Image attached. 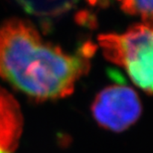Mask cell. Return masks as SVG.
<instances>
[{
	"mask_svg": "<svg viewBox=\"0 0 153 153\" xmlns=\"http://www.w3.org/2000/svg\"><path fill=\"white\" fill-rule=\"evenodd\" d=\"M152 26L140 23L122 34H102L99 44L106 59L122 67L137 87L152 94Z\"/></svg>",
	"mask_w": 153,
	"mask_h": 153,
	"instance_id": "7a4b0ae2",
	"label": "cell"
},
{
	"mask_svg": "<svg viewBox=\"0 0 153 153\" xmlns=\"http://www.w3.org/2000/svg\"><path fill=\"white\" fill-rule=\"evenodd\" d=\"M26 12L40 17H57L69 12L79 0H16Z\"/></svg>",
	"mask_w": 153,
	"mask_h": 153,
	"instance_id": "5b68a950",
	"label": "cell"
},
{
	"mask_svg": "<svg viewBox=\"0 0 153 153\" xmlns=\"http://www.w3.org/2000/svg\"><path fill=\"white\" fill-rule=\"evenodd\" d=\"M96 46L75 54L46 42L29 21L11 18L0 27V78L36 100L70 96L90 71Z\"/></svg>",
	"mask_w": 153,
	"mask_h": 153,
	"instance_id": "6da1fadb",
	"label": "cell"
},
{
	"mask_svg": "<svg viewBox=\"0 0 153 153\" xmlns=\"http://www.w3.org/2000/svg\"><path fill=\"white\" fill-rule=\"evenodd\" d=\"M125 13L137 15L144 23H152V0H118Z\"/></svg>",
	"mask_w": 153,
	"mask_h": 153,
	"instance_id": "8992f818",
	"label": "cell"
},
{
	"mask_svg": "<svg viewBox=\"0 0 153 153\" xmlns=\"http://www.w3.org/2000/svg\"><path fill=\"white\" fill-rule=\"evenodd\" d=\"M23 130V116L17 100L0 88V148L13 152Z\"/></svg>",
	"mask_w": 153,
	"mask_h": 153,
	"instance_id": "277c9868",
	"label": "cell"
},
{
	"mask_svg": "<svg viewBox=\"0 0 153 153\" xmlns=\"http://www.w3.org/2000/svg\"><path fill=\"white\" fill-rule=\"evenodd\" d=\"M139 97L133 88L114 85L100 91L91 105V112L100 126L121 132L131 126L141 114Z\"/></svg>",
	"mask_w": 153,
	"mask_h": 153,
	"instance_id": "3957f363",
	"label": "cell"
}]
</instances>
